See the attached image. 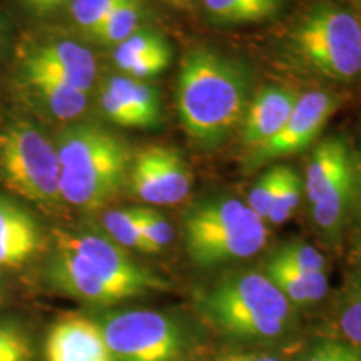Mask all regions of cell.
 <instances>
[{"label": "cell", "instance_id": "7c38bea8", "mask_svg": "<svg viewBox=\"0 0 361 361\" xmlns=\"http://www.w3.org/2000/svg\"><path fill=\"white\" fill-rule=\"evenodd\" d=\"M45 361H112L97 319L67 314L45 338Z\"/></svg>", "mask_w": 361, "mask_h": 361}, {"label": "cell", "instance_id": "7402d4cb", "mask_svg": "<svg viewBox=\"0 0 361 361\" xmlns=\"http://www.w3.org/2000/svg\"><path fill=\"white\" fill-rule=\"evenodd\" d=\"M102 226L107 238L124 250H135L149 255V247L144 241L139 219V207H117L104 214Z\"/></svg>", "mask_w": 361, "mask_h": 361}, {"label": "cell", "instance_id": "ab89813d", "mask_svg": "<svg viewBox=\"0 0 361 361\" xmlns=\"http://www.w3.org/2000/svg\"><path fill=\"white\" fill-rule=\"evenodd\" d=\"M358 255H360V258H361V241H360V245H358Z\"/></svg>", "mask_w": 361, "mask_h": 361}, {"label": "cell", "instance_id": "44dd1931", "mask_svg": "<svg viewBox=\"0 0 361 361\" xmlns=\"http://www.w3.org/2000/svg\"><path fill=\"white\" fill-rule=\"evenodd\" d=\"M142 19L141 0H119L112 11L107 13L106 20L96 30L94 37L106 45H119L130 37Z\"/></svg>", "mask_w": 361, "mask_h": 361}, {"label": "cell", "instance_id": "6da1fadb", "mask_svg": "<svg viewBox=\"0 0 361 361\" xmlns=\"http://www.w3.org/2000/svg\"><path fill=\"white\" fill-rule=\"evenodd\" d=\"M176 106L180 124L192 141L204 147L218 146L245 117V71L211 49H192L180 64Z\"/></svg>", "mask_w": 361, "mask_h": 361}, {"label": "cell", "instance_id": "83f0119b", "mask_svg": "<svg viewBox=\"0 0 361 361\" xmlns=\"http://www.w3.org/2000/svg\"><path fill=\"white\" fill-rule=\"evenodd\" d=\"M117 2L119 0H71L72 19L80 30L94 35Z\"/></svg>", "mask_w": 361, "mask_h": 361}, {"label": "cell", "instance_id": "e575fe53", "mask_svg": "<svg viewBox=\"0 0 361 361\" xmlns=\"http://www.w3.org/2000/svg\"><path fill=\"white\" fill-rule=\"evenodd\" d=\"M245 2L255 11L259 20L274 16L281 7V0H245Z\"/></svg>", "mask_w": 361, "mask_h": 361}, {"label": "cell", "instance_id": "2e32d148", "mask_svg": "<svg viewBox=\"0 0 361 361\" xmlns=\"http://www.w3.org/2000/svg\"><path fill=\"white\" fill-rule=\"evenodd\" d=\"M264 274L283 293L293 308H305L322 301L328 295L329 279L326 271H301L271 256Z\"/></svg>", "mask_w": 361, "mask_h": 361}, {"label": "cell", "instance_id": "7a4b0ae2", "mask_svg": "<svg viewBox=\"0 0 361 361\" xmlns=\"http://www.w3.org/2000/svg\"><path fill=\"white\" fill-rule=\"evenodd\" d=\"M196 308L216 335L236 343L276 341L295 322V308L259 271L219 278L197 295Z\"/></svg>", "mask_w": 361, "mask_h": 361}, {"label": "cell", "instance_id": "4fadbf2b", "mask_svg": "<svg viewBox=\"0 0 361 361\" xmlns=\"http://www.w3.org/2000/svg\"><path fill=\"white\" fill-rule=\"evenodd\" d=\"M47 278L57 291L89 305H114L124 301L121 293L96 276L82 256L61 243L47 263Z\"/></svg>", "mask_w": 361, "mask_h": 361}, {"label": "cell", "instance_id": "d6986e66", "mask_svg": "<svg viewBox=\"0 0 361 361\" xmlns=\"http://www.w3.org/2000/svg\"><path fill=\"white\" fill-rule=\"evenodd\" d=\"M107 89H111L135 116L141 119L144 129L156 128L161 121V101L157 90L142 80L126 78H111L106 80Z\"/></svg>", "mask_w": 361, "mask_h": 361}, {"label": "cell", "instance_id": "277c9868", "mask_svg": "<svg viewBox=\"0 0 361 361\" xmlns=\"http://www.w3.org/2000/svg\"><path fill=\"white\" fill-rule=\"evenodd\" d=\"M188 256L201 268L243 261L258 255L268 229L246 202L233 197H209L192 204L183 218Z\"/></svg>", "mask_w": 361, "mask_h": 361}, {"label": "cell", "instance_id": "4316f807", "mask_svg": "<svg viewBox=\"0 0 361 361\" xmlns=\"http://www.w3.org/2000/svg\"><path fill=\"white\" fill-rule=\"evenodd\" d=\"M283 166H273V168L266 171L261 178L256 180V184L247 194V202L250 209L261 219L268 221V214L273 204L274 196H276L279 180H281Z\"/></svg>", "mask_w": 361, "mask_h": 361}, {"label": "cell", "instance_id": "f35d334b", "mask_svg": "<svg viewBox=\"0 0 361 361\" xmlns=\"http://www.w3.org/2000/svg\"><path fill=\"white\" fill-rule=\"evenodd\" d=\"M4 295H6V290H4L2 283H0V301H2V298H4Z\"/></svg>", "mask_w": 361, "mask_h": 361}, {"label": "cell", "instance_id": "ac0fdd59", "mask_svg": "<svg viewBox=\"0 0 361 361\" xmlns=\"http://www.w3.org/2000/svg\"><path fill=\"white\" fill-rule=\"evenodd\" d=\"M351 152L341 137H326L319 142L308 162L303 180V191L310 206L322 196L324 188L338 174L351 168Z\"/></svg>", "mask_w": 361, "mask_h": 361}, {"label": "cell", "instance_id": "836d02e7", "mask_svg": "<svg viewBox=\"0 0 361 361\" xmlns=\"http://www.w3.org/2000/svg\"><path fill=\"white\" fill-rule=\"evenodd\" d=\"M214 361H283V360L276 355L268 353V351L229 350L216 356Z\"/></svg>", "mask_w": 361, "mask_h": 361}, {"label": "cell", "instance_id": "e0dca14e", "mask_svg": "<svg viewBox=\"0 0 361 361\" xmlns=\"http://www.w3.org/2000/svg\"><path fill=\"white\" fill-rule=\"evenodd\" d=\"M22 69L27 85L54 117L61 121H72L87 109V92L67 84L66 80L54 78L47 72L27 67Z\"/></svg>", "mask_w": 361, "mask_h": 361}, {"label": "cell", "instance_id": "f1b7e54d", "mask_svg": "<svg viewBox=\"0 0 361 361\" xmlns=\"http://www.w3.org/2000/svg\"><path fill=\"white\" fill-rule=\"evenodd\" d=\"M274 258L301 271H326V259L314 246L305 243H288L274 252Z\"/></svg>", "mask_w": 361, "mask_h": 361}, {"label": "cell", "instance_id": "ba28073f", "mask_svg": "<svg viewBox=\"0 0 361 361\" xmlns=\"http://www.w3.org/2000/svg\"><path fill=\"white\" fill-rule=\"evenodd\" d=\"M56 243L82 256L96 276L121 293L124 300L168 290L164 278L135 263L111 238L97 233L57 231Z\"/></svg>", "mask_w": 361, "mask_h": 361}, {"label": "cell", "instance_id": "d4e9b609", "mask_svg": "<svg viewBox=\"0 0 361 361\" xmlns=\"http://www.w3.org/2000/svg\"><path fill=\"white\" fill-rule=\"evenodd\" d=\"M166 49L171 47L159 34L154 32V30L139 29L130 37L126 39L124 42L116 45L114 56L112 57H114L116 66H119L126 61H130V59L149 56V54L166 51Z\"/></svg>", "mask_w": 361, "mask_h": 361}, {"label": "cell", "instance_id": "5bb4252c", "mask_svg": "<svg viewBox=\"0 0 361 361\" xmlns=\"http://www.w3.org/2000/svg\"><path fill=\"white\" fill-rule=\"evenodd\" d=\"M298 99L300 96L296 92L279 85H269L261 90L246 107L243 119L241 137L245 146L252 151L273 139L295 109Z\"/></svg>", "mask_w": 361, "mask_h": 361}, {"label": "cell", "instance_id": "d590c367", "mask_svg": "<svg viewBox=\"0 0 361 361\" xmlns=\"http://www.w3.org/2000/svg\"><path fill=\"white\" fill-rule=\"evenodd\" d=\"M25 7H29L30 11L37 12V13H49L52 11H56L66 4L67 0H20Z\"/></svg>", "mask_w": 361, "mask_h": 361}, {"label": "cell", "instance_id": "9a60e30c", "mask_svg": "<svg viewBox=\"0 0 361 361\" xmlns=\"http://www.w3.org/2000/svg\"><path fill=\"white\" fill-rule=\"evenodd\" d=\"M40 245L39 226L27 211L8 197L0 196V268L25 263Z\"/></svg>", "mask_w": 361, "mask_h": 361}, {"label": "cell", "instance_id": "8d00e7d4", "mask_svg": "<svg viewBox=\"0 0 361 361\" xmlns=\"http://www.w3.org/2000/svg\"><path fill=\"white\" fill-rule=\"evenodd\" d=\"M353 159V178H355V201L360 202L361 207V142L356 152L351 154Z\"/></svg>", "mask_w": 361, "mask_h": 361}, {"label": "cell", "instance_id": "60d3db41", "mask_svg": "<svg viewBox=\"0 0 361 361\" xmlns=\"http://www.w3.org/2000/svg\"><path fill=\"white\" fill-rule=\"evenodd\" d=\"M360 7H361V0H360Z\"/></svg>", "mask_w": 361, "mask_h": 361}, {"label": "cell", "instance_id": "cb8c5ba5", "mask_svg": "<svg viewBox=\"0 0 361 361\" xmlns=\"http://www.w3.org/2000/svg\"><path fill=\"white\" fill-rule=\"evenodd\" d=\"M34 348L27 329L17 322H0V361H32Z\"/></svg>", "mask_w": 361, "mask_h": 361}, {"label": "cell", "instance_id": "74e56055", "mask_svg": "<svg viewBox=\"0 0 361 361\" xmlns=\"http://www.w3.org/2000/svg\"><path fill=\"white\" fill-rule=\"evenodd\" d=\"M162 2L171 4V6H174V7H184V6H188L191 0H162Z\"/></svg>", "mask_w": 361, "mask_h": 361}, {"label": "cell", "instance_id": "4dcf8cb0", "mask_svg": "<svg viewBox=\"0 0 361 361\" xmlns=\"http://www.w3.org/2000/svg\"><path fill=\"white\" fill-rule=\"evenodd\" d=\"M300 361H361V350L341 340H322L314 343Z\"/></svg>", "mask_w": 361, "mask_h": 361}, {"label": "cell", "instance_id": "ffe728a7", "mask_svg": "<svg viewBox=\"0 0 361 361\" xmlns=\"http://www.w3.org/2000/svg\"><path fill=\"white\" fill-rule=\"evenodd\" d=\"M335 324L340 335L338 340L361 350V271L350 278L343 290Z\"/></svg>", "mask_w": 361, "mask_h": 361}, {"label": "cell", "instance_id": "603a6c76", "mask_svg": "<svg viewBox=\"0 0 361 361\" xmlns=\"http://www.w3.org/2000/svg\"><path fill=\"white\" fill-rule=\"evenodd\" d=\"M301 196H303V180L291 166H283L281 180L271 204L268 221L266 223L283 224L291 218L296 207L300 206Z\"/></svg>", "mask_w": 361, "mask_h": 361}, {"label": "cell", "instance_id": "d6a6232c", "mask_svg": "<svg viewBox=\"0 0 361 361\" xmlns=\"http://www.w3.org/2000/svg\"><path fill=\"white\" fill-rule=\"evenodd\" d=\"M207 12L216 19L241 24V22H258V16L245 0H204Z\"/></svg>", "mask_w": 361, "mask_h": 361}, {"label": "cell", "instance_id": "3957f363", "mask_svg": "<svg viewBox=\"0 0 361 361\" xmlns=\"http://www.w3.org/2000/svg\"><path fill=\"white\" fill-rule=\"evenodd\" d=\"M61 200L96 211L114 200L128 180L130 156L123 139L97 124H75L59 134Z\"/></svg>", "mask_w": 361, "mask_h": 361}, {"label": "cell", "instance_id": "8fae6325", "mask_svg": "<svg viewBox=\"0 0 361 361\" xmlns=\"http://www.w3.org/2000/svg\"><path fill=\"white\" fill-rule=\"evenodd\" d=\"M22 67L47 72L84 92H89L97 75L94 54L72 40H49L34 45L25 51Z\"/></svg>", "mask_w": 361, "mask_h": 361}, {"label": "cell", "instance_id": "5b68a950", "mask_svg": "<svg viewBox=\"0 0 361 361\" xmlns=\"http://www.w3.org/2000/svg\"><path fill=\"white\" fill-rule=\"evenodd\" d=\"M295 49L306 64L335 80L361 72V22L335 4H316L293 32Z\"/></svg>", "mask_w": 361, "mask_h": 361}, {"label": "cell", "instance_id": "9c48e42d", "mask_svg": "<svg viewBox=\"0 0 361 361\" xmlns=\"http://www.w3.org/2000/svg\"><path fill=\"white\" fill-rule=\"evenodd\" d=\"M128 183L139 201L154 206L178 204L192 188L189 166L169 146H146L130 159Z\"/></svg>", "mask_w": 361, "mask_h": 361}, {"label": "cell", "instance_id": "f546056e", "mask_svg": "<svg viewBox=\"0 0 361 361\" xmlns=\"http://www.w3.org/2000/svg\"><path fill=\"white\" fill-rule=\"evenodd\" d=\"M171 59H173V52H171V49H166V51L149 54V56L130 59V61H126L123 64L117 66V69L123 72L126 78L141 80L154 78V75L161 74L162 71L168 69Z\"/></svg>", "mask_w": 361, "mask_h": 361}, {"label": "cell", "instance_id": "484cf974", "mask_svg": "<svg viewBox=\"0 0 361 361\" xmlns=\"http://www.w3.org/2000/svg\"><path fill=\"white\" fill-rule=\"evenodd\" d=\"M139 219H141V231L149 247V255L161 252L173 243V226L157 211L139 207Z\"/></svg>", "mask_w": 361, "mask_h": 361}, {"label": "cell", "instance_id": "52a82bcc", "mask_svg": "<svg viewBox=\"0 0 361 361\" xmlns=\"http://www.w3.org/2000/svg\"><path fill=\"white\" fill-rule=\"evenodd\" d=\"M97 323L112 361H179L192 346L183 319L164 311H112Z\"/></svg>", "mask_w": 361, "mask_h": 361}, {"label": "cell", "instance_id": "8992f818", "mask_svg": "<svg viewBox=\"0 0 361 361\" xmlns=\"http://www.w3.org/2000/svg\"><path fill=\"white\" fill-rule=\"evenodd\" d=\"M61 166L56 142L29 121L0 130V180L20 197L49 204L61 200Z\"/></svg>", "mask_w": 361, "mask_h": 361}, {"label": "cell", "instance_id": "30bf717a", "mask_svg": "<svg viewBox=\"0 0 361 361\" xmlns=\"http://www.w3.org/2000/svg\"><path fill=\"white\" fill-rule=\"evenodd\" d=\"M338 106L340 101L323 90L301 96L281 130L268 142L250 151L251 164L259 166L303 151L318 137Z\"/></svg>", "mask_w": 361, "mask_h": 361}, {"label": "cell", "instance_id": "1f68e13d", "mask_svg": "<svg viewBox=\"0 0 361 361\" xmlns=\"http://www.w3.org/2000/svg\"><path fill=\"white\" fill-rule=\"evenodd\" d=\"M101 109L104 116L116 126L128 129H144L141 119L106 85H102L101 90Z\"/></svg>", "mask_w": 361, "mask_h": 361}]
</instances>
